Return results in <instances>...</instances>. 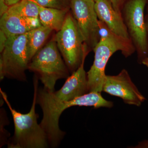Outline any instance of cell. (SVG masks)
<instances>
[{
	"mask_svg": "<svg viewBox=\"0 0 148 148\" xmlns=\"http://www.w3.org/2000/svg\"><path fill=\"white\" fill-rule=\"evenodd\" d=\"M54 39L70 72L73 73L76 71L90 51L85 45L71 10L63 27L57 32Z\"/></svg>",
	"mask_w": 148,
	"mask_h": 148,
	"instance_id": "cell-3",
	"label": "cell"
},
{
	"mask_svg": "<svg viewBox=\"0 0 148 148\" xmlns=\"http://www.w3.org/2000/svg\"><path fill=\"white\" fill-rule=\"evenodd\" d=\"M3 1L8 5L11 6L20 1L21 0H3Z\"/></svg>",
	"mask_w": 148,
	"mask_h": 148,
	"instance_id": "cell-22",
	"label": "cell"
},
{
	"mask_svg": "<svg viewBox=\"0 0 148 148\" xmlns=\"http://www.w3.org/2000/svg\"><path fill=\"white\" fill-rule=\"evenodd\" d=\"M70 11L39 5V18L42 26L58 32L63 27Z\"/></svg>",
	"mask_w": 148,
	"mask_h": 148,
	"instance_id": "cell-13",
	"label": "cell"
},
{
	"mask_svg": "<svg viewBox=\"0 0 148 148\" xmlns=\"http://www.w3.org/2000/svg\"><path fill=\"white\" fill-rule=\"evenodd\" d=\"M146 13L145 14V21L146 31H147L148 39V1L147 5H146Z\"/></svg>",
	"mask_w": 148,
	"mask_h": 148,
	"instance_id": "cell-21",
	"label": "cell"
},
{
	"mask_svg": "<svg viewBox=\"0 0 148 148\" xmlns=\"http://www.w3.org/2000/svg\"><path fill=\"white\" fill-rule=\"evenodd\" d=\"M95 53L92 66L87 73L89 92L103 91L106 80V65L112 55L119 49L107 40L101 39L93 50Z\"/></svg>",
	"mask_w": 148,
	"mask_h": 148,
	"instance_id": "cell-8",
	"label": "cell"
},
{
	"mask_svg": "<svg viewBox=\"0 0 148 148\" xmlns=\"http://www.w3.org/2000/svg\"><path fill=\"white\" fill-rule=\"evenodd\" d=\"M71 11L75 19L85 45L93 50L100 40L98 18L93 0H72Z\"/></svg>",
	"mask_w": 148,
	"mask_h": 148,
	"instance_id": "cell-6",
	"label": "cell"
},
{
	"mask_svg": "<svg viewBox=\"0 0 148 148\" xmlns=\"http://www.w3.org/2000/svg\"><path fill=\"white\" fill-rule=\"evenodd\" d=\"M38 5L44 7L71 10L72 0H34Z\"/></svg>",
	"mask_w": 148,
	"mask_h": 148,
	"instance_id": "cell-16",
	"label": "cell"
},
{
	"mask_svg": "<svg viewBox=\"0 0 148 148\" xmlns=\"http://www.w3.org/2000/svg\"><path fill=\"white\" fill-rule=\"evenodd\" d=\"M103 91L121 98L126 104L138 107L141 106L146 100L125 69H123L116 75H107Z\"/></svg>",
	"mask_w": 148,
	"mask_h": 148,
	"instance_id": "cell-7",
	"label": "cell"
},
{
	"mask_svg": "<svg viewBox=\"0 0 148 148\" xmlns=\"http://www.w3.org/2000/svg\"><path fill=\"white\" fill-rule=\"evenodd\" d=\"M135 148H148V140H144L138 143Z\"/></svg>",
	"mask_w": 148,
	"mask_h": 148,
	"instance_id": "cell-20",
	"label": "cell"
},
{
	"mask_svg": "<svg viewBox=\"0 0 148 148\" xmlns=\"http://www.w3.org/2000/svg\"><path fill=\"white\" fill-rule=\"evenodd\" d=\"M53 31L52 29L41 26L27 33V51L29 60L42 47L48 38Z\"/></svg>",
	"mask_w": 148,
	"mask_h": 148,
	"instance_id": "cell-14",
	"label": "cell"
},
{
	"mask_svg": "<svg viewBox=\"0 0 148 148\" xmlns=\"http://www.w3.org/2000/svg\"><path fill=\"white\" fill-rule=\"evenodd\" d=\"M34 93L32 108L27 114L21 113L13 108L5 92L0 89L2 97L10 110L14 123V135L8 143V148H45L49 145L45 131L37 122L38 117L36 112L38 89L37 78L34 79Z\"/></svg>",
	"mask_w": 148,
	"mask_h": 148,
	"instance_id": "cell-1",
	"label": "cell"
},
{
	"mask_svg": "<svg viewBox=\"0 0 148 148\" xmlns=\"http://www.w3.org/2000/svg\"><path fill=\"white\" fill-rule=\"evenodd\" d=\"M8 38L6 35L2 30H0V52L1 53L2 52L3 50L5 47L7 42Z\"/></svg>",
	"mask_w": 148,
	"mask_h": 148,
	"instance_id": "cell-18",
	"label": "cell"
},
{
	"mask_svg": "<svg viewBox=\"0 0 148 148\" xmlns=\"http://www.w3.org/2000/svg\"><path fill=\"white\" fill-rule=\"evenodd\" d=\"M28 69L37 74L44 88L51 92H54L56 81L67 78L70 71L61 58L54 39L35 54L29 63Z\"/></svg>",
	"mask_w": 148,
	"mask_h": 148,
	"instance_id": "cell-2",
	"label": "cell"
},
{
	"mask_svg": "<svg viewBox=\"0 0 148 148\" xmlns=\"http://www.w3.org/2000/svg\"><path fill=\"white\" fill-rule=\"evenodd\" d=\"M85 60L79 68L67 78L61 89L53 92L58 99L63 101H71L89 92L87 73L84 68Z\"/></svg>",
	"mask_w": 148,
	"mask_h": 148,
	"instance_id": "cell-9",
	"label": "cell"
},
{
	"mask_svg": "<svg viewBox=\"0 0 148 148\" xmlns=\"http://www.w3.org/2000/svg\"><path fill=\"white\" fill-rule=\"evenodd\" d=\"M42 26L39 18H29L7 11L1 16L0 27L8 38L24 34Z\"/></svg>",
	"mask_w": 148,
	"mask_h": 148,
	"instance_id": "cell-10",
	"label": "cell"
},
{
	"mask_svg": "<svg viewBox=\"0 0 148 148\" xmlns=\"http://www.w3.org/2000/svg\"><path fill=\"white\" fill-rule=\"evenodd\" d=\"M95 1V0H93ZM125 0H111L114 8L119 13L121 14L123 6Z\"/></svg>",
	"mask_w": 148,
	"mask_h": 148,
	"instance_id": "cell-17",
	"label": "cell"
},
{
	"mask_svg": "<svg viewBox=\"0 0 148 148\" xmlns=\"http://www.w3.org/2000/svg\"><path fill=\"white\" fill-rule=\"evenodd\" d=\"M143 65H145L148 68V57H147L146 58H145L144 60L142 62V64Z\"/></svg>",
	"mask_w": 148,
	"mask_h": 148,
	"instance_id": "cell-23",
	"label": "cell"
},
{
	"mask_svg": "<svg viewBox=\"0 0 148 148\" xmlns=\"http://www.w3.org/2000/svg\"><path fill=\"white\" fill-rule=\"evenodd\" d=\"M8 11L29 18H39V5L34 0H21Z\"/></svg>",
	"mask_w": 148,
	"mask_h": 148,
	"instance_id": "cell-15",
	"label": "cell"
},
{
	"mask_svg": "<svg viewBox=\"0 0 148 148\" xmlns=\"http://www.w3.org/2000/svg\"><path fill=\"white\" fill-rule=\"evenodd\" d=\"M27 33L8 38L0 58V78L27 80L25 71L30 60L27 51Z\"/></svg>",
	"mask_w": 148,
	"mask_h": 148,
	"instance_id": "cell-5",
	"label": "cell"
},
{
	"mask_svg": "<svg viewBox=\"0 0 148 148\" xmlns=\"http://www.w3.org/2000/svg\"><path fill=\"white\" fill-rule=\"evenodd\" d=\"M100 40H107L112 43L121 51L125 58L131 56L136 49L130 39L125 38L112 31L105 23L98 19Z\"/></svg>",
	"mask_w": 148,
	"mask_h": 148,
	"instance_id": "cell-12",
	"label": "cell"
},
{
	"mask_svg": "<svg viewBox=\"0 0 148 148\" xmlns=\"http://www.w3.org/2000/svg\"><path fill=\"white\" fill-rule=\"evenodd\" d=\"M95 9L98 19L117 34L130 39L122 14L114 8L111 0H95Z\"/></svg>",
	"mask_w": 148,
	"mask_h": 148,
	"instance_id": "cell-11",
	"label": "cell"
},
{
	"mask_svg": "<svg viewBox=\"0 0 148 148\" xmlns=\"http://www.w3.org/2000/svg\"><path fill=\"white\" fill-rule=\"evenodd\" d=\"M10 6L8 5L3 0H0V15H3L8 10Z\"/></svg>",
	"mask_w": 148,
	"mask_h": 148,
	"instance_id": "cell-19",
	"label": "cell"
},
{
	"mask_svg": "<svg viewBox=\"0 0 148 148\" xmlns=\"http://www.w3.org/2000/svg\"><path fill=\"white\" fill-rule=\"evenodd\" d=\"M148 0H125L121 10L130 38L135 46L138 61L142 64L148 57V39L145 21V9Z\"/></svg>",
	"mask_w": 148,
	"mask_h": 148,
	"instance_id": "cell-4",
	"label": "cell"
}]
</instances>
